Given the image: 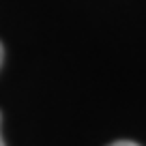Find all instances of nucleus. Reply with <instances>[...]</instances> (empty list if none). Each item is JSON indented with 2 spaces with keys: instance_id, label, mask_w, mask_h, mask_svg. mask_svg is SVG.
Returning <instances> with one entry per match:
<instances>
[{
  "instance_id": "f257e3e1",
  "label": "nucleus",
  "mask_w": 146,
  "mask_h": 146,
  "mask_svg": "<svg viewBox=\"0 0 146 146\" xmlns=\"http://www.w3.org/2000/svg\"><path fill=\"white\" fill-rule=\"evenodd\" d=\"M110 146H137L133 142H116V144H110Z\"/></svg>"
},
{
  "instance_id": "f03ea898",
  "label": "nucleus",
  "mask_w": 146,
  "mask_h": 146,
  "mask_svg": "<svg viewBox=\"0 0 146 146\" xmlns=\"http://www.w3.org/2000/svg\"><path fill=\"white\" fill-rule=\"evenodd\" d=\"M2 58H5V50H2V43H0V64H2Z\"/></svg>"
},
{
  "instance_id": "7ed1b4c3",
  "label": "nucleus",
  "mask_w": 146,
  "mask_h": 146,
  "mask_svg": "<svg viewBox=\"0 0 146 146\" xmlns=\"http://www.w3.org/2000/svg\"><path fill=\"white\" fill-rule=\"evenodd\" d=\"M0 146H5V140H2V131H0Z\"/></svg>"
}]
</instances>
